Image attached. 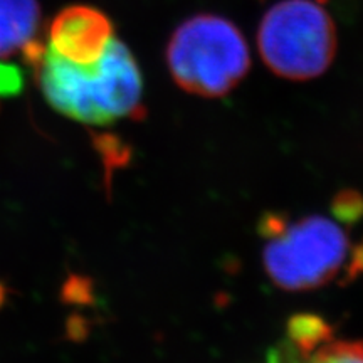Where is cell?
Listing matches in <instances>:
<instances>
[{
	"instance_id": "5",
	"label": "cell",
	"mask_w": 363,
	"mask_h": 363,
	"mask_svg": "<svg viewBox=\"0 0 363 363\" xmlns=\"http://www.w3.org/2000/svg\"><path fill=\"white\" fill-rule=\"evenodd\" d=\"M113 39L106 13L88 6H71L54 17L49 27V48L79 65L94 62Z\"/></svg>"
},
{
	"instance_id": "9",
	"label": "cell",
	"mask_w": 363,
	"mask_h": 363,
	"mask_svg": "<svg viewBox=\"0 0 363 363\" xmlns=\"http://www.w3.org/2000/svg\"><path fill=\"white\" fill-rule=\"evenodd\" d=\"M93 145L101 155L104 167H106V177L111 175L115 167H121L128 160V150L121 147V142L111 135H96L93 136Z\"/></svg>"
},
{
	"instance_id": "2",
	"label": "cell",
	"mask_w": 363,
	"mask_h": 363,
	"mask_svg": "<svg viewBox=\"0 0 363 363\" xmlns=\"http://www.w3.org/2000/svg\"><path fill=\"white\" fill-rule=\"evenodd\" d=\"M257 227L266 239L262 264L278 288L310 291L333 283L342 272L347 279L353 246L333 220L308 216L291 222L271 212Z\"/></svg>"
},
{
	"instance_id": "3",
	"label": "cell",
	"mask_w": 363,
	"mask_h": 363,
	"mask_svg": "<svg viewBox=\"0 0 363 363\" xmlns=\"http://www.w3.org/2000/svg\"><path fill=\"white\" fill-rule=\"evenodd\" d=\"M167 65L184 91L222 98L246 78L251 59L246 39L233 22L201 13L185 21L172 35Z\"/></svg>"
},
{
	"instance_id": "12",
	"label": "cell",
	"mask_w": 363,
	"mask_h": 363,
	"mask_svg": "<svg viewBox=\"0 0 363 363\" xmlns=\"http://www.w3.org/2000/svg\"><path fill=\"white\" fill-rule=\"evenodd\" d=\"M360 276H363V240L360 244H357V246H353L352 249L350 264H348L347 279H345V283L360 278Z\"/></svg>"
},
{
	"instance_id": "1",
	"label": "cell",
	"mask_w": 363,
	"mask_h": 363,
	"mask_svg": "<svg viewBox=\"0 0 363 363\" xmlns=\"http://www.w3.org/2000/svg\"><path fill=\"white\" fill-rule=\"evenodd\" d=\"M34 76L54 110L79 123L104 126L143 113L142 72L130 49L115 38L89 65L72 62L45 48Z\"/></svg>"
},
{
	"instance_id": "8",
	"label": "cell",
	"mask_w": 363,
	"mask_h": 363,
	"mask_svg": "<svg viewBox=\"0 0 363 363\" xmlns=\"http://www.w3.org/2000/svg\"><path fill=\"white\" fill-rule=\"evenodd\" d=\"M331 212L343 224H355L363 217V195L353 189L342 190L333 199Z\"/></svg>"
},
{
	"instance_id": "6",
	"label": "cell",
	"mask_w": 363,
	"mask_h": 363,
	"mask_svg": "<svg viewBox=\"0 0 363 363\" xmlns=\"http://www.w3.org/2000/svg\"><path fill=\"white\" fill-rule=\"evenodd\" d=\"M39 26L38 0H0V59L11 57L35 39Z\"/></svg>"
},
{
	"instance_id": "4",
	"label": "cell",
	"mask_w": 363,
	"mask_h": 363,
	"mask_svg": "<svg viewBox=\"0 0 363 363\" xmlns=\"http://www.w3.org/2000/svg\"><path fill=\"white\" fill-rule=\"evenodd\" d=\"M337 27L316 0H283L262 17L257 45L281 78L308 81L328 69L337 54Z\"/></svg>"
},
{
	"instance_id": "14",
	"label": "cell",
	"mask_w": 363,
	"mask_h": 363,
	"mask_svg": "<svg viewBox=\"0 0 363 363\" xmlns=\"http://www.w3.org/2000/svg\"><path fill=\"white\" fill-rule=\"evenodd\" d=\"M7 296H9V288L2 283V281H0V310H2L4 305H6Z\"/></svg>"
},
{
	"instance_id": "7",
	"label": "cell",
	"mask_w": 363,
	"mask_h": 363,
	"mask_svg": "<svg viewBox=\"0 0 363 363\" xmlns=\"http://www.w3.org/2000/svg\"><path fill=\"white\" fill-rule=\"evenodd\" d=\"M306 363H363V342L331 338Z\"/></svg>"
},
{
	"instance_id": "11",
	"label": "cell",
	"mask_w": 363,
	"mask_h": 363,
	"mask_svg": "<svg viewBox=\"0 0 363 363\" xmlns=\"http://www.w3.org/2000/svg\"><path fill=\"white\" fill-rule=\"evenodd\" d=\"M26 78L19 66L0 61V98H13L24 93Z\"/></svg>"
},
{
	"instance_id": "10",
	"label": "cell",
	"mask_w": 363,
	"mask_h": 363,
	"mask_svg": "<svg viewBox=\"0 0 363 363\" xmlns=\"http://www.w3.org/2000/svg\"><path fill=\"white\" fill-rule=\"evenodd\" d=\"M61 301L66 305H89L93 303V283L79 274H71L62 284Z\"/></svg>"
},
{
	"instance_id": "13",
	"label": "cell",
	"mask_w": 363,
	"mask_h": 363,
	"mask_svg": "<svg viewBox=\"0 0 363 363\" xmlns=\"http://www.w3.org/2000/svg\"><path fill=\"white\" fill-rule=\"evenodd\" d=\"M67 335L69 338L79 340L86 335V323L84 320L78 315H72L69 320H67Z\"/></svg>"
}]
</instances>
